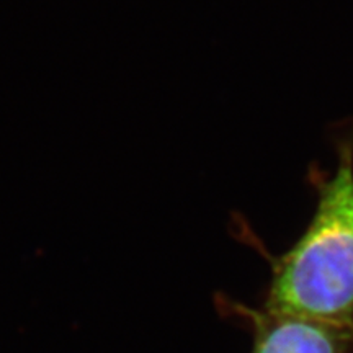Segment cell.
<instances>
[{
    "instance_id": "6da1fadb",
    "label": "cell",
    "mask_w": 353,
    "mask_h": 353,
    "mask_svg": "<svg viewBox=\"0 0 353 353\" xmlns=\"http://www.w3.org/2000/svg\"><path fill=\"white\" fill-rule=\"evenodd\" d=\"M309 175L314 213L298 241L273 259L262 307L353 325V130L337 141L334 174Z\"/></svg>"
},
{
    "instance_id": "7a4b0ae2",
    "label": "cell",
    "mask_w": 353,
    "mask_h": 353,
    "mask_svg": "<svg viewBox=\"0 0 353 353\" xmlns=\"http://www.w3.org/2000/svg\"><path fill=\"white\" fill-rule=\"evenodd\" d=\"M252 330L250 353H353V325L247 307L226 301Z\"/></svg>"
}]
</instances>
